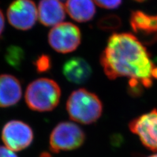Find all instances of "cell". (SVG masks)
<instances>
[{
	"mask_svg": "<svg viewBox=\"0 0 157 157\" xmlns=\"http://www.w3.org/2000/svg\"><path fill=\"white\" fill-rule=\"evenodd\" d=\"M96 3L105 9H115L121 4L122 0H94Z\"/></svg>",
	"mask_w": 157,
	"mask_h": 157,
	"instance_id": "cell-15",
	"label": "cell"
},
{
	"mask_svg": "<svg viewBox=\"0 0 157 157\" xmlns=\"http://www.w3.org/2000/svg\"><path fill=\"white\" fill-rule=\"evenodd\" d=\"M41 157H51V155H49L48 153H46V154H43Z\"/></svg>",
	"mask_w": 157,
	"mask_h": 157,
	"instance_id": "cell-19",
	"label": "cell"
},
{
	"mask_svg": "<svg viewBox=\"0 0 157 157\" xmlns=\"http://www.w3.org/2000/svg\"><path fill=\"white\" fill-rule=\"evenodd\" d=\"M101 65L109 79L130 78L132 91L150 88L157 79V66L139 39L130 33H115L107 41L100 58Z\"/></svg>",
	"mask_w": 157,
	"mask_h": 157,
	"instance_id": "cell-1",
	"label": "cell"
},
{
	"mask_svg": "<svg viewBox=\"0 0 157 157\" xmlns=\"http://www.w3.org/2000/svg\"><path fill=\"white\" fill-rule=\"evenodd\" d=\"M36 67L39 71H47L50 67V61L47 56H41L36 62Z\"/></svg>",
	"mask_w": 157,
	"mask_h": 157,
	"instance_id": "cell-16",
	"label": "cell"
},
{
	"mask_svg": "<svg viewBox=\"0 0 157 157\" xmlns=\"http://www.w3.org/2000/svg\"><path fill=\"white\" fill-rule=\"evenodd\" d=\"M2 139L8 149L13 151H20L31 145L33 132L31 127L25 122L11 121L3 128Z\"/></svg>",
	"mask_w": 157,
	"mask_h": 157,
	"instance_id": "cell-7",
	"label": "cell"
},
{
	"mask_svg": "<svg viewBox=\"0 0 157 157\" xmlns=\"http://www.w3.org/2000/svg\"><path fill=\"white\" fill-rule=\"evenodd\" d=\"M60 96L61 90L57 82L48 78H40L28 86L25 100L30 109L47 112L56 107Z\"/></svg>",
	"mask_w": 157,
	"mask_h": 157,
	"instance_id": "cell-3",
	"label": "cell"
},
{
	"mask_svg": "<svg viewBox=\"0 0 157 157\" xmlns=\"http://www.w3.org/2000/svg\"><path fill=\"white\" fill-rule=\"evenodd\" d=\"M128 126L146 148L157 151V109L135 118L130 122Z\"/></svg>",
	"mask_w": 157,
	"mask_h": 157,
	"instance_id": "cell-6",
	"label": "cell"
},
{
	"mask_svg": "<svg viewBox=\"0 0 157 157\" xmlns=\"http://www.w3.org/2000/svg\"><path fill=\"white\" fill-rule=\"evenodd\" d=\"M60 1H62V0H60Z\"/></svg>",
	"mask_w": 157,
	"mask_h": 157,
	"instance_id": "cell-22",
	"label": "cell"
},
{
	"mask_svg": "<svg viewBox=\"0 0 157 157\" xmlns=\"http://www.w3.org/2000/svg\"><path fill=\"white\" fill-rule=\"evenodd\" d=\"M22 87L19 81L11 75H0V107L17 104L22 97Z\"/></svg>",
	"mask_w": 157,
	"mask_h": 157,
	"instance_id": "cell-12",
	"label": "cell"
},
{
	"mask_svg": "<svg viewBox=\"0 0 157 157\" xmlns=\"http://www.w3.org/2000/svg\"><path fill=\"white\" fill-rule=\"evenodd\" d=\"M85 138V132L80 126L72 122H62L51 132L50 149L55 153L74 150L82 146Z\"/></svg>",
	"mask_w": 157,
	"mask_h": 157,
	"instance_id": "cell-4",
	"label": "cell"
},
{
	"mask_svg": "<svg viewBox=\"0 0 157 157\" xmlns=\"http://www.w3.org/2000/svg\"><path fill=\"white\" fill-rule=\"evenodd\" d=\"M136 2H144L145 0H135Z\"/></svg>",
	"mask_w": 157,
	"mask_h": 157,
	"instance_id": "cell-21",
	"label": "cell"
},
{
	"mask_svg": "<svg viewBox=\"0 0 157 157\" xmlns=\"http://www.w3.org/2000/svg\"><path fill=\"white\" fill-rule=\"evenodd\" d=\"M7 15L9 22L14 28L28 30L36 24L38 11L32 0H15L9 6Z\"/></svg>",
	"mask_w": 157,
	"mask_h": 157,
	"instance_id": "cell-8",
	"label": "cell"
},
{
	"mask_svg": "<svg viewBox=\"0 0 157 157\" xmlns=\"http://www.w3.org/2000/svg\"><path fill=\"white\" fill-rule=\"evenodd\" d=\"M81 34L76 25L70 22L58 24L48 33V43L53 49L60 53L71 52L79 45Z\"/></svg>",
	"mask_w": 157,
	"mask_h": 157,
	"instance_id": "cell-5",
	"label": "cell"
},
{
	"mask_svg": "<svg viewBox=\"0 0 157 157\" xmlns=\"http://www.w3.org/2000/svg\"><path fill=\"white\" fill-rule=\"evenodd\" d=\"M98 26L101 29L106 32L114 31L121 26V18L115 14H110L102 17L98 22Z\"/></svg>",
	"mask_w": 157,
	"mask_h": 157,
	"instance_id": "cell-14",
	"label": "cell"
},
{
	"mask_svg": "<svg viewBox=\"0 0 157 157\" xmlns=\"http://www.w3.org/2000/svg\"><path fill=\"white\" fill-rule=\"evenodd\" d=\"M66 9L75 21H89L94 16L96 8L92 0H67Z\"/></svg>",
	"mask_w": 157,
	"mask_h": 157,
	"instance_id": "cell-13",
	"label": "cell"
},
{
	"mask_svg": "<svg viewBox=\"0 0 157 157\" xmlns=\"http://www.w3.org/2000/svg\"><path fill=\"white\" fill-rule=\"evenodd\" d=\"M62 72L66 79L77 85L85 83L92 75V68L84 58H71L64 63Z\"/></svg>",
	"mask_w": 157,
	"mask_h": 157,
	"instance_id": "cell-11",
	"label": "cell"
},
{
	"mask_svg": "<svg viewBox=\"0 0 157 157\" xmlns=\"http://www.w3.org/2000/svg\"><path fill=\"white\" fill-rule=\"evenodd\" d=\"M37 11L39 21L46 26H56L66 17V7L60 0H41Z\"/></svg>",
	"mask_w": 157,
	"mask_h": 157,
	"instance_id": "cell-10",
	"label": "cell"
},
{
	"mask_svg": "<svg viewBox=\"0 0 157 157\" xmlns=\"http://www.w3.org/2000/svg\"><path fill=\"white\" fill-rule=\"evenodd\" d=\"M0 157H18L14 151L6 147L0 146Z\"/></svg>",
	"mask_w": 157,
	"mask_h": 157,
	"instance_id": "cell-17",
	"label": "cell"
},
{
	"mask_svg": "<svg viewBox=\"0 0 157 157\" xmlns=\"http://www.w3.org/2000/svg\"><path fill=\"white\" fill-rule=\"evenodd\" d=\"M148 157H157V153L154 154V155H151V156H149Z\"/></svg>",
	"mask_w": 157,
	"mask_h": 157,
	"instance_id": "cell-20",
	"label": "cell"
},
{
	"mask_svg": "<svg viewBox=\"0 0 157 157\" xmlns=\"http://www.w3.org/2000/svg\"><path fill=\"white\" fill-rule=\"evenodd\" d=\"M130 25L139 41L145 45L157 43V15H149L140 11H133Z\"/></svg>",
	"mask_w": 157,
	"mask_h": 157,
	"instance_id": "cell-9",
	"label": "cell"
},
{
	"mask_svg": "<svg viewBox=\"0 0 157 157\" xmlns=\"http://www.w3.org/2000/svg\"><path fill=\"white\" fill-rule=\"evenodd\" d=\"M4 27H5V18H4V16L2 10L0 9V35H1L2 32H3Z\"/></svg>",
	"mask_w": 157,
	"mask_h": 157,
	"instance_id": "cell-18",
	"label": "cell"
},
{
	"mask_svg": "<svg viewBox=\"0 0 157 157\" xmlns=\"http://www.w3.org/2000/svg\"><path fill=\"white\" fill-rule=\"evenodd\" d=\"M66 110L72 121L83 124H90L100 119L103 105L94 93L85 88H80L73 91L69 96Z\"/></svg>",
	"mask_w": 157,
	"mask_h": 157,
	"instance_id": "cell-2",
	"label": "cell"
}]
</instances>
